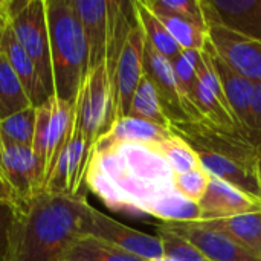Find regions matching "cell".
Instances as JSON below:
<instances>
[{
    "label": "cell",
    "instance_id": "d590c367",
    "mask_svg": "<svg viewBox=\"0 0 261 261\" xmlns=\"http://www.w3.org/2000/svg\"><path fill=\"white\" fill-rule=\"evenodd\" d=\"M0 202H12L14 203L12 191H11L8 182L5 180V177H3L2 173H0Z\"/></svg>",
    "mask_w": 261,
    "mask_h": 261
},
{
    "label": "cell",
    "instance_id": "44dd1931",
    "mask_svg": "<svg viewBox=\"0 0 261 261\" xmlns=\"http://www.w3.org/2000/svg\"><path fill=\"white\" fill-rule=\"evenodd\" d=\"M145 214L162 220V223H194L200 222V208L174 190L159 194L147 208Z\"/></svg>",
    "mask_w": 261,
    "mask_h": 261
},
{
    "label": "cell",
    "instance_id": "4dcf8cb0",
    "mask_svg": "<svg viewBox=\"0 0 261 261\" xmlns=\"http://www.w3.org/2000/svg\"><path fill=\"white\" fill-rule=\"evenodd\" d=\"M211 176L200 167L182 174H173V188L180 196L197 202L205 196Z\"/></svg>",
    "mask_w": 261,
    "mask_h": 261
},
{
    "label": "cell",
    "instance_id": "9a60e30c",
    "mask_svg": "<svg viewBox=\"0 0 261 261\" xmlns=\"http://www.w3.org/2000/svg\"><path fill=\"white\" fill-rule=\"evenodd\" d=\"M164 225L191 242L208 261H261V257L249 252L226 236L206 229L196 222Z\"/></svg>",
    "mask_w": 261,
    "mask_h": 261
},
{
    "label": "cell",
    "instance_id": "8d00e7d4",
    "mask_svg": "<svg viewBox=\"0 0 261 261\" xmlns=\"http://www.w3.org/2000/svg\"><path fill=\"white\" fill-rule=\"evenodd\" d=\"M257 177H258V182H260L261 188V151L258 154V159H257Z\"/></svg>",
    "mask_w": 261,
    "mask_h": 261
},
{
    "label": "cell",
    "instance_id": "484cf974",
    "mask_svg": "<svg viewBox=\"0 0 261 261\" xmlns=\"http://www.w3.org/2000/svg\"><path fill=\"white\" fill-rule=\"evenodd\" d=\"M154 14V12H153ZM167 28L170 35L182 47V50H202L208 41V29L193 21L168 14H154Z\"/></svg>",
    "mask_w": 261,
    "mask_h": 261
},
{
    "label": "cell",
    "instance_id": "f35d334b",
    "mask_svg": "<svg viewBox=\"0 0 261 261\" xmlns=\"http://www.w3.org/2000/svg\"><path fill=\"white\" fill-rule=\"evenodd\" d=\"M0 154H2V147H0ZM0 173H2V171H0Z\"/></svg>",
    "mask_w": 261,
    "mask_h": 261
},
{
    "label": "cell",
    "instance_id": "4316f807",
    "mask_svg": "<svg viewBox=\"0 0 261 261\" xmlns=\"http://www.w3.org/2000/svg\"><path fill=\"white\" fill-rule=\"evenodd\" d=\"M159 156L167 162L173 174H182L194 168H200V161L196 151L179 136L173 135L161 144L153 145Z\"/></svg>",
    "mask_w": 261,
    "mask_h": 261
},
{
    "label": "cell",
    "instance_id": "f546056e",
    "mask_svg": "<svg viewBox=\"0 0 261 261\" xmlns=\"http://www.w3.org/2000/svg\"><path fill=\"white\" fill-rule=\"evenodd\" d=\"M154 14H168L206 28L200 0H144ZM208 29V28H206Z\"/></svg>",
    "mask_w": 261,
    "mask_h": 261
},
{
    "label": "cell",
    "instance_id": "ba28073f",
    "mask_svg": "<svg viewBox=\"0 0 261 261\" xmlns=\"http://www.w3.org/2000/svg\"><path fill=\"white\" fill-rule=\"evenodd\" d=\"M0 171L8 182L14 203L26 202L44 190V165L32 148L0 142Z\"/></svg>",
    "mask_w": 261,
    "mask_h": 261
},
{
    "label": "cell",
    "instance_id": "ac0fdd59",
    "mask_svg": "<svg viewBox=\"0 0 261 261\" xmlns=\"http://www.w3.org/2000/svg\"><path fill=\"white\" fill-rule=\"evenodd\" d=\"M50 101V121L47 132V153L44 165V185L52 173L61 151L67 145L73 127H75V104L63 101L55 95L49 98ZM44 191V190H43Z\"/></svg>",
    "mask_w": 261,
    "mask_h": 261
},
{
    "label": "cell",
    "instance_id": "7c38bea8",
    "mask_svg": "<svg viewBox=\"0 0 261 261\" xmlns=\"http://www.w3.org/2000/svg\"><path fill=\"white\" fill-rule=\"evenodd\" d=\"M203 52L211 63L214 72L217 73L228 106L234 115V119L239 125V130L243 136L251 141L252 135V93H254V83L243 78L237 72H234L213 49V46L206 41Z\"/></svg>",
    "mask_w": 261,
    "mask_h": 261
},
{
    "label": "cell",
    "instance_id": "5bb4252c",
    "mask_svg": "<svg viewBox=\"0 0 261 261\" xmlns=\"http://www.w3.org/2000/svg\"><path fill=\"white\" fill-rule=\"evenodd\" d=\"M200 222L229 219L261 211V202L237 190L219 177L211 176L205 196L199 200Z\"/></svg>",
    "mask_w": 261,
    "mask_h": 261
},
{
    "label": "cell",
    "instance_id": "7402d4cb",
    "mask_svg": "<svg viewBox=\"0 0 261 261\" xmlns=\"http://www.w3.org/2000/svg\"><path fill=\"white\" fill-rule=\"evenodd\" d=\"M135 11L138 17V23L144 32L145 41L158 50L161 55H164L167 60L174 61L177 57L182 55V47L176 43V40L170 35L167 28L162 24V21L148 9L144 0H135Z\"/></svg>",
    "mask_w": 261,
    "mask_h": 261
},
{
    "label": "cell",
    "instance_id": "cb8c5ba5",
    "mask_svg": "<svg viewBox=\"0 0 261 261\" xmlns=\"http://www.w3.org/2000/svg\"><path fill=\"white\" fill-rule=\"evenodd\" d=\"M29 107H34L31 99L28 98L6 55L0 50V119Z\"/></svg>",
    "mask_w": 261,
    "mask_h": 261
},
{
    "label": "cell",
    "instance_id": "d6986e66",
    "mask_svg": "<svg viewBox=\"0 0 261 261\" xmlns=\"http://www.w3.org/2000/svg\"><path fill=\"white\" fill-rule=\"evenodd\" d=\"M170 136H173V133L168 128H162L159 125L133 116H125L115 121L109 132L96 142L95 147H110L118 144L156 145L168 139Z\"/></svg>",
    "mask_w": 261,
    "mask_h": 261
},
{
    "label": "cell",
    "instance_id": "836d02e7",
    "mask_svg": "<svg viewBox=\"0 0 261 261\" xmlns=\"http://www.w3.org/2000/svg\"><path fill=\"white\" fill-rule=\"evenodd\" d=\"M251 142L261 148V84H254L252 93V135Z\"/></svg>",
    "mask_w": 261,
    "mask_h": 261
},
{
    "label": "cell",
    "instance_id": "4fadbf2b",
    "mask_svg": "<svg viewBox=\"0 0 261 261\" xmlns=\"http://www.w3.org/2000/svg\"><path fill=\"white\" fill-rule=\"evenodd\" d=\"M206 23L261 41V0H200Z\"/></svg>",
    "mask_w": 261,
    "mask_h": 261
},
{
    "label": "cell",
    "instance_id": "8992f818",
    "mask_svg": "<svg viewBox=\"0 0 261 261\" xmlns=\"http://www.w3.org/2000/svg\"><path fill=\"white\" fill-rule=\"evenodd\" d=\"M144 49L145 37L138 23L128 34L118 61L109 75L115 121L128 116L132 98L144 75Z\"/></svg>",
    "mask_w": 261,
    "mask_h": 261
},
{
    "label": "cell",
    "instance_id": "83f0119b",
    "mask_svg": "<svg viewBox=\"0 0 261 261\" xmlns=\"http://www.w3.org/2000/svg\"><path fill=\"white\" fill-rule=\"evenodd\" d=\"M35 116H37L35 107H29L5 119H0V142L18 144L32 148Z\"/></svg>",
    "mask_w": 261,
    "mask_h": 261
},
{
    "label": "cell",
    "instance_id": "d4e9b609",
    "mask_svg": "<svg viewBox=\"0 0 261 261\" xmlns=\"http://www.w3.org/2000/svg\"><path fill=\"white\" fill-rule=\"evenodd\" d=\"M63 261H148L92 236L80 237Z\"/></svg>",
    "mask_w": 261,
    "mask_h": 261
},
{
    "label": "cell",
    "instance_id": "8fae6325",
    "mask_svg": "<svg viewBox=\"0 0 261 261\" xmlns=\"http://www.w3.org/2000/svg\"><path fill=\"white\" fill-rule=\"evenodd\" d=\"M144 73L153 83L164 113L167 115L170 122L179 124L191 121L187 102L177 86L171 61L154 50L147 41L144 49Z\"/></svg>",
    "mask_w": 261,
    "mask_h": 261
},
{
    "label": "cell",
    "instance_id": "7a4b0ae2",
    "mask_svg": "<svg viewBox=\"0 0 261 261\" xmlns=\"http://www.w3.org/2000/svg\"><path fill=\"white\" fill-rule=\"evenodd\" d=\"M90 206L86 197L49 191L14 203L6 261H63L84 236Z\"/></svg>",
    "mask_w": 261,
    "mask_h": 261
},
{
    "label": "cell",
    "instance_id": "6da1fadb",
    "mask_svg": "<svg viewBox=\"0 0 261 261\" xmlns=\"http://www.w3.org/2000/svg\"><path fill=\"white\" fill-rule=\"evenodd\" d=\"M86 188L110 210L145 214L148 205L173 188V171L153 145L118 144L95 147Z\"/></svg>",
    "mask_w": 261,
    "mask_h": 261
},
{
    "label": "cell",
    "instance_id": "ffe728a7",
    "mask_svg": "<svg viewBox=\"0 0 261 261\" xmlns=\"http://www.w3.org/2000/svg\"><path fill=\"white\" fill-rule=\"evenodd\" d=\"M200 226L220 232L243 246L249 252L261 257V211L248 213L229 219L196 222Z\"/></svg>",
    "mask_w": 261,
    "mask_h": 261
},
{
    "label": "cell",
    "instance_id": "e575fe53",
    "mask_svg": "<svg viewBox=\"0 0 261 261\" xmlns=\"http://www.w3.org/2000/svg\"><path fill=\"white\" fill-rule=\"evenodd\" d=\"M11 28V0H0V43Z\"/></svg>",
    "mask_w": 261,
    "mask_h": 261
},
{
    "label": "cell",
    "instance_id": "52a82bcc",
    "mask_svg": "<svg viewBox=\"0 0 261 261\" xmlns=\"http://www.w3.org/2000/svg\"><path fill=\"white\" fill-rule=\"evenodd\" d=\"M84 236H92L95 239L107 242L144 260L153 261L164 258L162 245L158 236L154 237L133 229L118 220H113L93 206H90L86 219Z\"/></svg>",
    "mask_w": 261,
    "mask_h": 261
},
{
    "label": "cell",
    "instance_id": "277c9868",
    "mask_svg": "<svg viewBox=\"0 0 261 261\" xmlns=\"http://www.w3.org/2000/svg\"><path fill=\"white\" fill-rule=\"evenodd\" d=\"M11 31L34 61L47 93L54 96L46 0H11Z\"/></svg>",
    "mask_w": 261,
    "mask_h": 261
},
{
    "label": "cell",
    "instance_id": "e0dca14e",
    "mask_svg": "<svg viewBox=\"0 0 261 261\" xmlns=\"http://www.w3.org/2000/svg\"><path fill=\"white\" fill-rule=\"evenodd\" d=\"M0 50L6 55V58H8L9 64L12 66L15 75L18 76L28 98L31 99V104L34 107L44 104L50 98V95L47 93L34 61L26 54V50L21 47V44L17 41L11 28L8 29V32L5 34V37L0 43Z\"/></svg>",
    "mask_w": 261,
    "mask_h": 261
},
{
    "label": "cell",
    "instance_id": "1f68e13d",
    "mask_svg": "<svg viewBox=\"0 0 261 261\" xmlns=\"http://www.w3.org/2000/svg\"><path fill=\"white\" fill-rule=\"evenodd\" d=\"M35 132L32 141V151L38 156V159L46 165V153H47V132L50 121V101L47 99L44 104L35 107Z\"/></svg>",
    "mask_w": 261,
    "mask_h": 261
},
{
    "label": "cell",
    "instance_id": "603a6c76",
    "mask_svg": "<svg viewBox=\"0 0 261 261\" xmlns=\"http://www.w3.org/2000/svg\"><path fill=\"white\" fill-rule=\"evenodd\" d=\"M128 116L151 122L162 128H168V130L171 128V122L167 118V115L164 113L158 92L145 73L142 75V78L135 90V95L132 98Z\"/></svg>",
    "mask_w": 261,
    "mask_h": 261
},
{
    "label": "cell",
    "instance_id": "d6a6232c",
    "mask_svg": "<svg viewBox=\"0 0 261 261\" xmlns=\"http://www.w3.org/2000/svg\"><path fill=\"white\" fill-rule=\"evenodd\" d=\"M14 211L12 202H0V261L8 260Z\"/></svg>",
    "mask_w": 261,
    "mask_h": 261
},
{
    "label": "cell",
    "instance_id": "74e56055",
    "mask_svg": "<svg viewBox=\"0 0 261 261\" xmlns=\"http://www.w3.org/2000/svg\"><path fill=\"white\" fill-rule=\"evenodd\" d=\"M153 261H170V260H165V258H161V260H153Z\"/></svg>",
    "mask_w": 261,
    "mask_h": 261
},
{
    "label": "cell",
    "instance_id": "2e32d148",
    "mask_svg": "<svg viewBox=\"0 0 261 261\" xmlns=\"http://www.w3.org/2000/svg\"><path fill=\"white\" fill-rule=\"evenodd\" d=\"M89 46V69L106 63L109 35L107 0H70Z\"/></svg>",
    "mask_w": 261,
    "mask_h": 261
},
{
    "label": "cell",
    "instance_id": "30bf717a",
    "mask_svg": "<svg viewBox=\"0 0 261 261\" xmlns=\"http://www.w3.org/2000/svg\"><path fill=\"white\" fill-rule=\"evenodd\" d=\"M208 43L239 75L261 84V41L236 34L220 24L206 23Z\"/></svg>",
    "mask_w": 261,
    "mask_h": 261
},
{
    "label": "cell",
    "instance_id": "3957f363",
    "mask_svg": "<svg viewBox=\"0 0 261 261\" xmlns=\"http://www.w3.org/2000/svg\"><path fill=\"white\" fill-rule=\"evenodd\" d=\"M54 95L75 102L89 72V46L70 0H46Z\"/></svg>",
    "mask_w": 261,
    "mask_h": 261
},
{
    "label": "cell",
    "instance_id": "f1b7e54d",
    "mask_svg": "<svg viewBox=\"0 0 261 261\" xmlns=\"http://www.w3.org/2000/svg\"><path fill=\"white\" fill-rule=\"evenodd\" d=\"M158 237L162 245L164 258L170 261H208L203 254L185 237L171 231L164 223L156 226Z\"/></svg>",
    "mask_w": 261,
    "mask_h": 261
},
{
    "label": "cell",
    "instance_id": "9c48e42d",
    "mask_svg": "<svg viewBox=\"0 0 261 261\" xmlns=\"http://www.w3.org/2000/svg\"><path fill=\"white\" fill-rule=\"evenodd\" d=\"M92 147L87 144L84 135L73 127L72 136L61 151L52 173L49 174L44 191L60 193L73 197H86V174L92 158Z\"/></svg>",
    "mask_w": 261,
    "mask_h": 261
},
{
    "label": "cell",
    "instance_id": "5b68a950",
    "mask_svg": "<svg viewBox=\"0 0 261 261\" xmlns=\"http://www.w3.org/2000/svg\"><path fill=\"white\" fill-rule=\"evenodd\" d=\"M73 104L75 127L84 135L93 150L115 122L112 84L106 63L89 69Z\"/></svg>",
    "mask_w": 261,
    "mask_h": 261
}]
</instances>
